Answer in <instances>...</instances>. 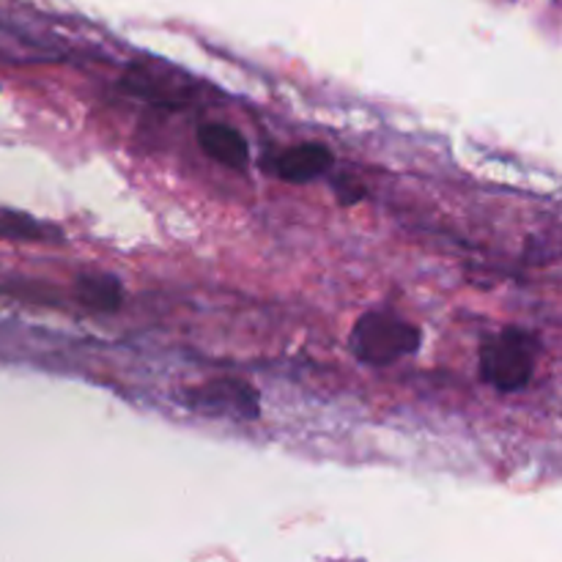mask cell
I'll return each instance as SVG.
<instances>
[{
    "mask_svg": "<svg viewBox=\"0 0 562 562\" xmlns=\"http://www.w3.org/2000/svg\"><path fill=\"white\" fill-rule=\"evenodd\" d=\"M541 344L532 333L519 327H505L483 338L477 360H481L483 382L499 393H519L536 376V362Z\"/></svg>",
    "mask_w": 562,
    "mask_h": 562,
    "instance_id": "6da1fadb",
    "label": "cell"
},
{
    "mask_svg": "<svg viewBox=\"0 0 562 562\" xmlns=\"http://www.w3.org/2000/svg\"><path fill=\"white\" fill-rule=\"evenodd\" d=\"M420 327L395 311H368L349 335L351 355L373 368L393 366L420 349Z\"/></svg>",
    "mask_w": 562,
    "mask_h": 562,
    "instance_id": "7a4b0ae2",
    "label": "cell"
},
{
    "mask_svg": "<svg viewBox=\"0 0 562 562\" xmlns=\"http://www.w3.org/2000/svg\"><path fill=\"white\" fill-rule=\"evenodd\" d=\"M181 401H184L192 412H198V415L220 417V420L250 423L258 420V415H261L258 390L234 376H220L206 384L184 390Z\"/></svg>",
    "mask_w": 562,
    "mask_h": 562,
    "instance_id": "3957f363",
    "label": "cell"
},
{
    "mask_svg": "<svg viewBox=\"0 0 562 562\" xmlns=\"http://www.w3.org/2000/svg\"><path fill=\"white\" fill-rule=\"evenodd\" d=\"M335 157L324 143H300V146L283 148L280 154L267 159V168L272 170L278 179L289 181V184H307L316 181L318 176L327 173L333 168Z\"/></svg>",
    "mask_w": 562,
    "mask_h": 562,
    "instance_id": "277c9868",
    "label": "cell"
},
{
    "mask_svg": "<svg viewBox=\"0 0 562 562\" xmlns=\"http://www.w3.org/2000/svg\"><path fill=\"white\" fill-rule=\"evenodd\" d=\"M198 143H201L203 154L214 162L225 165L231 170H245L250 165V146H247L245 135L228 124H201L198 130Z\"/></svg>",
    "mask_w": 562,
    "mask_h": 562,
    "instance_id": "5b68a950",
    "label": "cell"
},
{
    "mask_svg": "<svg viewBox=\"0 0 562 562\" xmlns=\"http://www.w3.org/2000/svg\"><path fill=\"white\" fill-rule=\"evenodd\" d=\"M121 88L132 97H140L146 102L159 104V108H184L187 104V91L181 86H165L159 77H154L151 71H146L143 66H132L130 71L121 80Z\"/></svg>",
    "mask_w": 562,
    "mask_h": 562,
    "instance_id": "8992f818",
    "label": "cell"
},
{
    "mask_svg": "<svg viewBox=\"0 0 562 562\" xmlns=\"http://www.w3.org/2000/svg\"><path fill=\"white\" fill-rule=\"evenodd\" d=\"M75 296L80 305L91 307L99 313H113L121 307L124 300V289H121L119 280L113 274H99V272H86L77 274L75 280Z\"/></svg>",
    "mask_w": 562,
    "mask_h": 562,
    "instance_id": "52a82bcc",
    "label": "cell"
},
{
    "mask_svg": "<svg viewBox=\"0 0 562 562\" xmlns=\"http://www.w3.org/2000/svg\"><path fill=\"white\" fill-rule=\"evenodd\" d=\"M0 239H16V241H60L64 231L55 225L42 223V220L31 217L16 209L0 206Z\"/></svg>",
    "mask_w": 562,
    "mask_h": 562,
    "instance_id": "ba28073f",
    "label": "cell"
},
{
    "mask_svg": "<svg viewBox=\"0 0 562 562\" xmlns=\"http://www.w3.org/2000/svg\"><path fill=\"white\" fill-rule=\"evenodd\" d=\"M335 187H338V201L344 203V206H351V203H357L366 198V187L351 184L349 179H340Z\"/></svg>",
    "mask_w": 562,
    "mask_h": 562,
    "instance_id": "9c48e42d",
    "label": "cell"
}]
</instances>
